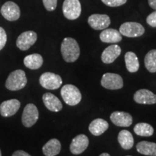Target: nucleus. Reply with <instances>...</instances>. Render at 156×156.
<instances>
[{
	"mask_svg": "<svg viewBox=\"0 0 156 156\" xmlns=\"http://www.w3.org/2000/svg\"><path fill=\"white\" fill-rule=\"evenodd\" d=\"M61 52L64 61L74 62L79 58L80 49L77 41L73 38H65L62 43Z\"/></svg>",
	"mask_w": 156,
	"mask_h": 156,
	"instance_id": "nucleus-1",
	"label": "nucleus"
},
{
	"mask_svg": "<svg viewBox=\"0 0 156 156\" xmlns=\"http://www.w3.org/2000/svg\"><path fill=\"white\" fill-rule=\"evenodd\" d=\"M28 83L25 73L22 69H17L12 72L7 77L5 86L9 90H19L24 88Z\"/></svg>",
	"mask_w": 156,
	"mask_h": 156,
	"instance_id": "nucleus-2",
	"label": "nucleus"
},
{
	"mask_svg": "<svg viewBox=\"0 0 156 156\" xmlns=\"http://www.w3.org/2000/svg\"><path fill=\"white\" fill-rule=\"evenodd\" d=\"M61 95L64 102L69 106H76L81 101L82 95L80 90L73 85H64L61 90Z\"/></svg>",
	"mask_w": 156,
	"mask_h": 156,
	"instance_id": "nucleus-3",
	"label": "nucleus"
},
{
	"mask_svg": "<svg viewBox=\"0 0 156 156\" xmlns=\"http://www.w3.org/2000/svg\"><path fill=\"white\" fill-rule=\"evenodd\" d=\"M62 11L68 20H76L81 15V4L79 0H64Z\"/></svg>",
	"mask_w": 156,
	"mask_h": 156,
	"instance_id": "nucleus-4",
	"label": "nucleus"
},
{
	"mask_svg": "<svg viewBox=\"0 0 156 156\" xmlns=\"http://www.w3.org/2000/svg\"><path fill=\"white\" fill-rule=\"evenodd\" d=\"M120 34L129 38L141 36L145 33V28L140 23L134 22L124 23L120 26Z\"/></svg>",
	"mask_w": 156,
	"mask_h": 156,
	"instance_id": "nucleus-5",
	"label": "nucleus"
},
{
	"mask_svg": "<svg viewBox=\"0 0 156 156\" xmlns=\"http://www.w3.org/2000/svg\"><path fill=\"white\" fill-rule=\"evenodd\" d=\"M39 83L44 88L56 90L59 88L62 84V79L58 75L52 73H45L41 75Z\"/></svg>",
	"mask_w": 156,
	"mask_h": 156,
	"instance_id": "nucleus-6",
	"label": "nucleus"
},
{
	"mask_svg": "<svg viewBox=\"0 0 156 156\" xmlns=\"http://www.w3.org/2000/svg\"><path fill=\"white\" fill-rule=\"evenodd\" d=\"M39 113L37 107L33 103H28L25 107L22 116L23 124L25 127L34 126L38 119Z\"/></svg>",
	"mask_w": 156,
	"mask_h": 156,
	"instance_id": "nucleus-7",
	"label": "nucleus"
},
{
	"mask_svg": "<svg viewBox=\"0 0 156 156\" xmlns=\"http://www.w3.org/2000/svg\"><path fill=\"white\" fill-rule=\"evenodd\" d=\"M101 85L108 90H119L122 88L124 83L122 77L115 73H106L101 79Z\"/></svg>",
	"mask_w": 156,
	"mask_h": 156,
	"instance_id": "nucleus-8",
	"label": "nucleus"
},
{
	"mask_svg": "<svg viewBox=\"0 0 156 156\" xmlns=\"http://www.w3.org/2000/svg\"><path fill=\"white\" fill-rule=\"evenodd\" d=\"M37 41V34L34 31L28 30L23 32L17 39V48L22 51H27L34 45Z\"/></svg>",
	"mask_w": 156,
	"mask_h": 156,
	"instance_id": "nucleus-9",
	"label": "nucleus"
},
{
	"mask_svg": "<svg viewBox=\"0 0 156 156\" xmlns=\"http://www.w3.org/2000/svg\"><path fill=\"white\" fill-rule=\"evenodd\" d=\"M1 14L7 20L15 21L20 17V9L17 4L9 1L5 2L2 7Z\"/></svg>",
	"mask_w": 156,
	"mask_h": 156,
	"instance_id": "nucleus-10",
	"label": "nucleus"
},
{
	"mask_svg": "<svg viewBox=\"0 0 156 156\" xmlns=\"http://www.w3.org/2000/svg\"><path fill=\"white\" fill-rule=\"evenodd\" d=\"M87 22L94 30H104L111 24V20L106 15L93 14L88 17Z\"/></svg>",
	"mask_w": 156,
	"mask_h": 156,
	"instance_id": "nucleus-11",
	"label": "nucleus"
},
{
	"mask_svg": "<svg viewBox=\"0 0 156 156\" xmlns=\"http://www.w3.org/2000/svg\"><path fill=\"white\" fill-rule=\"evenodd\" d=\"M89 145L88 137L85 134H79L73 140L69 146L71 153L75 155H79L83 153Z\"/></svg>",
	"mask_w": 156,
	"mask_h": 156,
	"instance_id": "nucleus-12",
	"label": "nucleus"
},
{
	"mask_svg": "<svg viewBox=\"0 0 156 156\" xmlns=\"http://www.w3.org/2000/svg\"><path fill=\"white\" fill-rule=\"evenodd\" d=\"M20 107V102L17 99L5 101L0 105V114L3 117L12 116L16 114Z\"/></svg>",
	"mask_w": 156,
	"mask_h": 156,
	"instance_id": "nucleus-13",
	"label": "nucleus"
},
{
	"mask_svg": "<svg viewBox=\"0 0 156 156\" xmlns=\"http://www.w3.org/2000/svg\"><path fill=\"white\" fill-rule=\"evenodd\" d=\"M134 100L140 104H155L156 103V95L149 90L141 89L134 93Z\"/></svg>",
	"mask_w": 156,
	"mask_h": 156,
	"instance_id": "nucleus-14",
	"label": "nucleus"
},
{
	"mask_svg": "<svg viewBox=\"0 0 156 156\" xmlns=\"http://www.w3.org/2000/svg\"><path fill=\"white\" fill-rule=\"evenodd\" d=\"M111 120L117 126L128 127L132 124V116L129 113L124 112H114L111 114Z\"/></svg>",
	"mask_w": 156,
	"mask_h": 156,
	"instance_id": "nucleus-15",
	"label": "nucleus"
},
{
	"mask_svg": "<svg viewBox=\"0 0 156 156\" xmlns=\"http://www.w3.org/2000/svg\"><path fill=\"white\" fill-rule=\"evenodd\" d=\"M122 49L118 45H111L106 48L101 55V60L105 64H112L121 54Z\"/></svg>",
	"mask_w": 156,
	"mask_h": 156,
	"instance_id": "nucleus-16",
	"label": "nucleus"
},
{
	"mask_svg": "<svg viewBox=\"0 0 156 156\" xmlns=\"http://www.w3.org/2000/svg\"><path fill=\"white\" fill-rule=\"evenodd\" d=\"M43 101L45 106L53 112H58L62 109V103L56 95L46 93L43 95Z\"/></svg>",
	"mask_w": 156,
	"mask_h": 156,
	"instance_id": "nucleus-17",
	"label": "nucleus"
},
{
	"mask_svg": "<svg viewBox=\"0 0 156 156\" xmlns=\"http://www.w3.org/2000/svg\"><path fill=\"white\" fill-rule=\"evenodd\" d=\"M100 39L101 41L109 44H116L120 42L122 39V34L116 29L109 28L104 29L100 34Z\"/></svg>",
	"mask_w": 156,
	"mask_h": 156,
	"instance_id": "nucleus-18",
	"label": "nucleus"
},
{
	"mask_svg": "<svg viewBox=\"0 0 156 156\" xmlns=\"http://www.w3.org/2000/svg\"><path fill=\"white\" fill-rule=\"evenodd\" d=\"M108 123L103 119H96L90 124L89 131L95 136H100L108 129Z\"/></svg>",
	"mask_w": 156,
	"mask_h": 156,
	"instance_id": "nucleus-19",
	"label": "nucleus"
},
{
	"mask_svg": "<svg viewBox=\"0 0 156 156\" xmlns=\"http://www.w3.org/2000/svg\"><path fill=\"white\" fill-rule=\"evenodd\" d=\"M42 150L46 156H56L61 151V143L57 139H51L45 144Z\"/></svg>",
	"mask_w": 156,
	"mask_h": 156,
	"instance_id": "nucleus-20",
	"label": "nucleus"
},
{
	"mask_svg": "<svg viewBox=\"0 0 156 156\" xmlns=\"http://www.w3.org/2000/svg\"><path fill=\"white\" fill-rule=\"evenodd\" d=\"M25 66L30 69H38L42 66L44 59L41 55L38 54H33L25 56L24 60Z\"/></svg>",
	"mask_w": 156,
	"mask_h": 156,
	"instance_id": "nucleus-21",
	"label": "nucleus"
},
{
	"mask_svg": "<svg viewBox=\"0 0 156 156\" xmlns=\"http://www.w3.org/2000/svg\"><path fill=\"white\" fill-rule=\"evenodd\" d=\"M118 141L121 147L124 150H129L134 145V138L128 130H122L118 135Z\"/></svg>",
	"mask_w": 156,
	"mask_h": 156,
	"instance_id": "nucleus-22",
	"label": "nucleus"
},
{
	"mask_svg": "<svg viewBox=\"0 0 156 156\" xmlns=\"http://www.w3.org/2000/svg\"><path fill=\"white\" fill-rule=\"evenodd\" d=\"M136 151L142 155L156 156V143L155 142L142 141L136 146Z\"/></svg>",
	"mask_w": 156,
	"mask_h": 156,
	"instance_id": "nucleus-23",
	"label": "nucleus"
},
{
	"mask_svg": "<svg viewBox=\"0 0 156 156\" xmlns=\"http://www.w3.org/2000/svg\"><path fill=\"white\" fill-rule=\"evenodd\" d=\"M125 63L126 69L129 73H136L140 68V63L137 56L134 52L129 51L126 52L125 56Z\"/></svg>",
	"mask_w": 156,
	"mask_h": 156,
	"instance_id": "nucleus-24",
	"label": "nucleus"
},
{
	"mask_svg": "<svg viewBox=\"0 0 156 156\" xmlns=\"http://www.w3.org/2000/svg\"><path fill=\"white\" fill-rule=\"evenodd\" d=\"M134 133L142 136H151L154 133V129L147 123H138L134 127Z\"/></svg>",
	"mask_w": 156,
	"mask_h": 156,
	"instance_id": "nucleus-25",
	"label": "nucleus"
},
{
	"mask_svg": "<svg viewBox=\"0 0 156 156\" xmlns=\"http://www.w3.org/2000/svg\"><path fill=\"white\" fill-rule=\"evenodd\" d=\"M145 66L150 73H156V49L150 51L145 57Z\"/></svg>",
	"mask_w": 156,
	"mask_h": 156,
	"instance_id": "nucleus-26",
	"label": "nucleus"
},
{
	"mask_svg": "<svg viewBox=\"0 0 156 156\" xmlns=\"http://www.w3.org/2000/svg\"><path fill=\"white\" fill-rule=\"evenodd\" d=\"M101 1L108 7H119L124 5L127 0H101Z\"/></svg>",
	"mask_w": 156,
	"mask_h": 156,
	"instance_id": "nucleus-27",
	"label": "nucleus"
},
{
	"mask_svg": "<svg viewBox=\"0 0 156 156\" xmlns=\"http://www.w3.org/2000/svg\"><path fill=\"white\" fill-rule=\"evenodd\" d=\"M45 8L48 11H54L56 8L57 0H43Z\"/></svg>",
	"mask_w": 156,
	"mask_h": 156,
	"instance_id": "nucleus-28",
	"label": "nucleus"
},
{
	"mask_svg": "<svg viewBox=\"0 0 156 156\" xmlns=\"http://www.w3.org/2000/svg\"><path fill=\"white\" fill-rule=\"evenodd\" d=\"M7 34L5 30L0 27V51L5 47L6 43H7Z\"/></svg>",
	"mask_w": 156,
	"mask_h": 156,
	"instance_id": "nucleus-29",
	"label": "nucleus"
},
{
	"mask_svg": "<svg viewBox=\"0 0 156 156\" xmlns=\"http://www.w3.org/2000/svg\"><path fill=\"white\" fill-rule=\"evenodd\" d=\"M146 21H147V23L150 26L156 28V11L153 12L151 14L148 15Z\"/></svg>",
	"mask_w": 156,
	"mask_h": 156,
	"instance_id": "nucleus-30",
	"label": "nucleus"
},
{
	"mask_svg": "<svg viewBox=\"0 0 156 156\" xmlns=\"http://www.w3.org/2000/svg\"><path fill=\"white\" fill-rule=\"evenodd\" d=\"M12 156H31L28 153L23 151H17L12 154Z\"/></svg>",
	"mask_w": 156,
	"mask_h": 156,
	"instance_id": "nucleus-31",
	"label": "nucleus"
},
{
	"mask_svg": "<svg viewBox=\"0 0 156 156\" xmlns=\"http://www.w3.org/2000/svg\"><path fill=\"white\" fill-rule=\"evenodd\" d=\"M148 4L151 6V8L156 10V0H148Z\"/></svg>",
	"mask_w": 156,
	"mask_h": 156,
	"instance_id": "nucleus-32",
	"label": "nucleus"
},
{
	"mask_svg": "<svg viewBox=\"0 0 156 156\" xmlns=\"http://www.w3.org/2000/svg\"><path fill=\"white\" fill-rule=\"evenodd\" d=\"M100 156H111L109 155L108 153H102L101 155H100Z\"/></svg>",
	"mask_w": 156,
	"mask_h": 156,
	"instance_id": "nucleus-33",
	"label": "nucleus"
},
{
	"mask_svg": "<svg viewBox=\"0 0 156 156\" xmlns=\"http://www.w3.org/2000/svg\"><path fill=\"white\" fill-rule=\"evenodd\" d=\"M0 156H2V152L0 151Z\"/></svg>",
	"mask_w": 156,
	"mask_h": 156,
	"instance_id": "nucleus-34",
	"label": "nucleus"
},
{
	"mask_svg": "<svg viewBox=\"0 0 156 156\" xmlns=\"http://www.w3.org/2000/svg\"><path fill=\"white\" fill-rule=\"evenodd\" d=\"M127 156H130V155H127Z\"/></svg>",
	"mask_w": 156,
	"mask_h": 156,
	"instance_id": "nucleus-35",
	"label": "nucleus"
}]
</instances>
